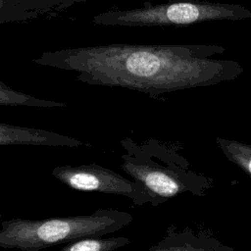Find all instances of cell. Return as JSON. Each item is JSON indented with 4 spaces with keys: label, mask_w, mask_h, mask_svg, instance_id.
<instances>
[{
    "label": "cell",
    "mask_w": 251,
    "mask_h": 251,
    "mask_svg": "<svg viewBox=\"0 0 251 251\" xmlns=\"http://www.w3.org/2000/svg\"><path fill=\"white\" fill-rule=\"evenodd\" d=\"M0 105L1 106H29L38 108H63L67 104L64 102L45 100L32 95L20 92L6 85L0 80Z\"/></svg>",
    "instance_id": "obj_10"
},
{
    "label": "cell",
    "mask_w": 251,
    "mask_h": 251,
    "mask_svg": "<svg viewBox=\"0 0 251 251\" xmlns=\"http://www.w3.org/2000/svg\"><path fill=\"white\" fill-rule=\"evenodd\" d=\"M130 239L126 236L108 237L89 236L66 243L60 251H115L130 244Z\"/></svg>",
    "instance_id": "obj_9"
},
{
    "label": "cell",
    "mask_w": 251,
    "mask_h": 251,
    "mask_svg": "<svg viewBox=\"0 0 251 251\" xmlns=\"http://www.w3.org/2000/svg\"><path fill=\"white\" fill-rule=\"evenodd\" d=\"M216 142L231 163L251 176V144L223 137H217Z\"/></svg>",
    "instance_id": "obj_11"
},
{
    "label": "cell",
    "mask_w": 251,
    "mask_h": 251,
    "mask_svg": "<svg viewBox=\"0 0 251 251\" xmlns=\"http://www.w3.org/2000/svg\"><path fill=\"white\" fill-rule=\"evenodd\" d=\"M52 176L75 190L124 196L130 199L136 206L151 202L150 195L139 183L95 163L58 166L53 168Z\"/></svg>",
    "instance_id": "obj_5"
},
{
    "label": "cell",
    "mask_w": 251,
    "mask_h": 251,
    "mask_svg": "<svg viewBox=\"0 0 251 251\" xmlns=\"http://www.w3.org/2000/svg\"><path fill=\"white\" fill-rule=\"evenodd\" d=\"M0 145H36L50 147H78L84 143L75 137L54 131L0 124Z\"/></svg>",
    "instance_id": "obj_8"
},
{
    "label": "cell",
    "mask_w": 251,
    "mask_h": 251,
    "mask_svg": "<svg viewBox=\"0 0 251 251\" xmlns=\"http://www.w3.org/2000/svg\"><path fill=\"white\" fill-rule=\"evenodd\" d=\"M133 216L118 209H97L89 215L1 222L0 247L40 251L89 236H103L130 225Z\"/></svg>",
    "instance_id": "obj_3"
},
{
    "label": "cell",
    "mask_w": 251,
    "mask_h": 251,
    "mask_svg": "<svg viewBox=\"0 0 251 251\" xmlns=\"http://www.w3.org/2000/svg\"><path fill=\"white\" fill-rule=\"evenodd\" d=\"M251 19V11L241 5L204 0H168L145 3L130 9H110L93 17L97 25L183 26L214 21Z\"/></svg>",
    "instance_id": "obj_4"
},
{
    "label": "cell",
    "mask_w": 251,
    "mask_h": 251,
    "mask_svg": "<svg viewBox=\"0 0 251 251\" xmlns=\"http://www.w3.org/2000/svg\"><path fill=\"white\" fill-rule=\"evenodd\" d=\"M147 251H234L208 231L170 225L165 236Z\"/></svg>",
    "instance_id": "obj_7"
},
{
    "label": "cell",
    "mask_w": 251,
    "mask_h": 251,
    "mask_svg": "<svg viewBox=\"0 0 251 251\" xmlns=\"http://www.w3.org/2000/svg\"><path fill=\"white\" fill-rule=\"evenodd\" d=\"M120 144L122 170L147 191L152 207L182 194L203 197L214 185L212 177L193 171L181 153L158 139L138 143L126 136Z\"/></svg>",
    "instance_id": "obj_2"
},
{
    "label": "cell",
    "mask_w": 251,
    "mask_h": 251,
    "mask_svg": "<svg viewBox=\"0 0 251 251\" xmlns=\"http://www.w3.org/2000/svg\"><path fill=\"white\" fill-rule=\"evenodd\" d=\"M225 51L207 44L115 43L44 51L32 62L72 72L83 83L126 88L158 99L237 78L244 71L238 62L212 59Z\"/></svg>",
    "instance_id": "obj_1"
},
{
    "label": "cell",
    "mask_w": 251,
    "mask_h": 251,
    "mask_svg": "<svg viewBox=\"0 0 251 251\" xmlns=\"http://www.w3.org/2000/svg\"><path fill=\"white\" fill-rule=\"evenodd\" d=\"M89 0H0V24L52 20Z\"/></svg>",
    "instance_id": "obj_6"
}]
</instances>
